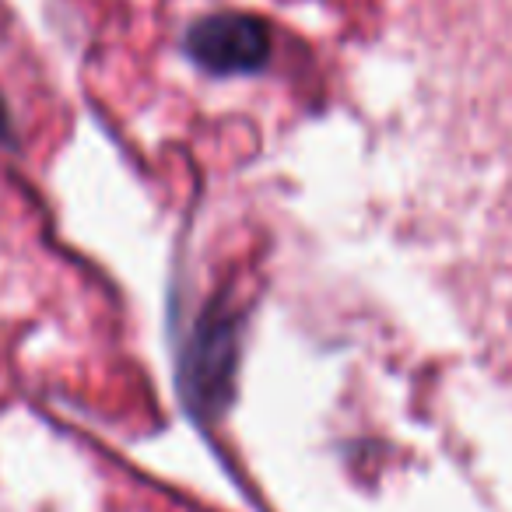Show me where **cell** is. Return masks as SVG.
I'll use <instances>...</instances> for the list:
<instances>
[{
  "label": "cell",
  "mask_w": 512,
  "mask_h": 512,
  "mask_svg": "<svg viewBox=\"0 0 512 512\" xmlns=\"http://www.w3.org/2000/svg\"><path fill=\"white\" fill-rule=\"evenodd\" d=\"M239 313L228 302L211 306L193 327L183 355V386L200 411H218L228 397L239 358Z\"/></svg>",
  "instance_id": "1"
},
{
  "label": "cell",
  "mask_w": 512,
  "mask_h": 512,
  "mask_svg": "<svg viewBox=\"0 0 512 512\" xmlns=\"http://www.w3.org/2000/svg\"><path fill=\"white\" fill-rule=\"evenodd\" d=\"M186 53L207 74H253L271 57V29L253 15L225 11L193 25Z\"/></svg>",
  "instance_id": "2"
}]
</instances>
